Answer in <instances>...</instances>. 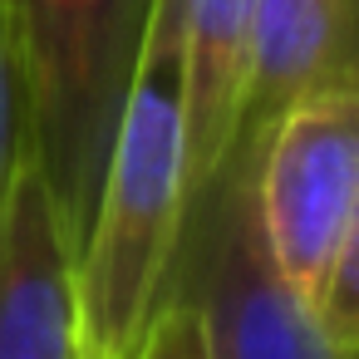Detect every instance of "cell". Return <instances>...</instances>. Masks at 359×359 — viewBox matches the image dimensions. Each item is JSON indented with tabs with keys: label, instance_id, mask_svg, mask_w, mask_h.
<instances>
[{
	"label": "cell",
	"instance_id": "1",
	"mask_svg": "<svg viewBox=\"0 0 359 359\" xmlns=\"http://www.w3.org/2000/svg\"><path fill=\"white\" fill-rule=\"evenodd\" d=\"M187 217L182 20L177 0H153L143 55L104 158L94 217L74 251L84 359H138L153 320L172 300Z\"/></svg>",
	"mask_w": 359,
	"mask_h": 359
},
{
	"label": "cell",
	"instance_id": "2",
	"mask_svg": "<svg viewBox=\"0 0 359 359\" xmlns=\"http://www.w3.org/2000/svg\"><path fill=\"white\" fill-rule=\"evenodd\" d=\"M6 11L25 74L30 158L79 251L153 0H6Z\"/></svg>",
	"mask_w": 359,
	"mask_h": 359
},
{
	"label": "cell",
	"instance_id": "3",
	"mask_svg": "<svg viewBox=\"0 0 359 359\" xmlns=\"http://www.w3.org/2000/svg\"><path fill=\"white\" fill-rule=\"evenodd\" d=\"M172 290L192 300L207 359H334L305 295L280 276L261 217L251 163H226L187 217Z\"/></svg>",
	"mask_w": 359,
	"mask_h": 359
},
{
	"label": "cell",
	"instance_id": "4",
	"mask_svg": "<svg viewBox=\"0 0 359 359\" xmlns=\"http://www.w3.org/2000/svg\"><path fill=\"white\" fill-rule=\"evenodd\" d=\"M251 187L280 276L315 310L325 271L359 212V84L325 79L305 89L271 123L251 163Z\"/></svg>",
	"mask_w": 359,
	"mask_h": 359
},
{
	"label": "cell",
	"instance_id": "5",
	"mask_svg": "<svg viewBox=\"0 0 359 359\" xmlns=\"http://www.w3.org/2000/svg\"><path fill=\"white\" fill-rule=\"evenodd\" d=\"M349 0H256L236 143L226 163H256L271 123L315 84L330 79Z\"/></svg>",
	"mask_w": 359,
	"mask_h": 359
},
{
	"label": "cell",
	"instance_id": "6",
	"mask_svg": "<svg viewBox=\"0 0 359 359\" xmlns=\"http://www.w3.org/2000/svg\"><path fill=\"white\" fill-rule=\"evenodd\" d=\"M256 0H177L182 20V114H187V197L192 212L222 177L246 79Z\"/></svg>",
	"mask_w": 359,
	"mask_h": 359
},
{
	"label": "cell",
	"instance_id": "7",
	"mask_svg": "<svg viewBox=\"0 0 359 359\" xmlns=\"http://www.w3.org/2000/svg\"><path fill=\"white\" fill-rule=\"evenodd\" d=\"M315 320L334 349H359V212L325 271V285L315 295Z\"/></svg>",
	"mask_w": 359,
	"mask_h": 359
},
{
	"label": "cell",
	"instance_id": "8",
	"mask_svg": "<svg viewBox=\"0 0 359 359\" xmlns=\"http://www.w3.org/2000/svg\"><path fill=\"white\" fill-rule=\"evenodd\" d=\"M30 153V128H25V74H20V50L11 30V11L0 0V207H6L11 177L20 158Z\"/></svg>",
	"mask_w": 359,
	"mask_h": 359
},
{
	"label": "cell",
	"instance_id": "9",
	"mask_svg": "<svg viewBox=\"0 0 359 359\" xmlns=\"http://www.w3.org/2000/svg\"><path fill=\"white\" fill-rule=\"evenodd\" d=\"M138 359H207V349H202V325H197L192 300H182V295L172 290V300H168L163 315L153 320V330H148Z\"/></svg>",
	"mask_w": 359,
	"mask_h": 359
},
{
	"label": "cell",
	"instance_id": "10",
	"mask_svg": "<svg viewBox=\"0 0 359 359\" xmlns=\"http://www.w3.org/2000/svg\"><path fill=\"white\" fill-rule=\"evenodd\" d=\"M330 79H349V84H359V0H349V11H344V35H339V50H334V65H330Z\"/></svg>",
	"mask_w": 359,
	"mask_h": 359
},
{
	"label": "cell",
	"instance_id": "11",
	"mask_svg": "<svg viewBox=\"0 0 359 359\" xmlns=\"http://www.w3.org/2000/svg\"><path fill=\"white\" fill-rule=\"evenodd\" d=\"M334 359H359V349H339V354H334Z\"/></svg>",
	"mask_w": 359,
	"mask_h": 359
}]
</instances>
